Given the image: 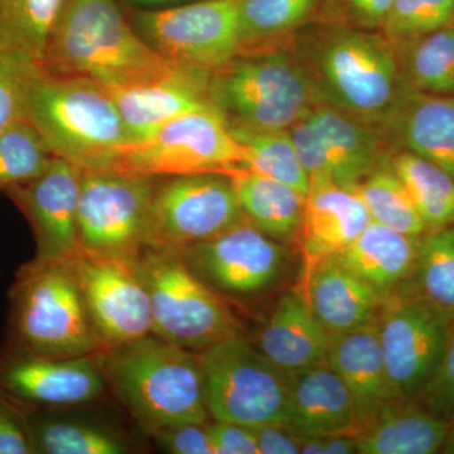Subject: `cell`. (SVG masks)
Masks as SVG:
<instances>
[{"label": "cell", "instance_id": "obj_4", "mask_svg": "<svg viewBox=\"0 0 454 454\" xmlns=\"http://www.w3.org/2000/svg\"><path fill=\"white\" fill-rule=\"evenodd\" d=\"M106 384L145 430L207 424L199 355L153 333L107 348L101 357Z\"/></svg>", "mask_w": 454, "mask_h": 454}, {"label": "cell", "instance_id": "obj_1", "mask_svg": "<svg viewBox=\"0 0 454 454\" xmlns=\"http://www.w3.org/2000/svg\"><path fill=\"white\" fill-rule=\"evenodd\" d=\"M291 49L306 68L317 104L380 125L406 83L395 43L380 31L313 25Z\"/></svg>", "mask_w": 454, "mask_h": 454}, {"label": "cell", "instance_id": "obj_41", "mask_svg": "<svg viewBox=\"0 0 454 454\" xmlns=\"http://www.w3.org/2000/svg\"><path fill=\"white\" fill-rule=\"evenodd\" d=\"M289 133L301 166L309 176L310 186L325 182L334 184V172L330 155L327 153L324 140L307 116L293 124L289 128Z\"/></svg>", "mask_w": 454, "mask_h": 454}, {"label": "cell", "instance_id": "obj_32", "mask_svg": "<svg viewBox=\"0 0 454 454\" xmlns=\"http://www.w3.org/2000/svg\"><path fill=\"white\" fill-rule=\"evenodd\" d=\"M65 0H0V50L41 66Z\"/></svg>", "mask_w": 454, "mask_h": 454}, {"label": "cell", "instance_id": "obj_9", "mask_svg": "<svg viewBox=\"0 0 454 454\" xmlns=\"http://www.w3.org/2000/svg\"><path fill=\"white\" fill-rule=\"evenodd\" d=\"M244 146L215 110L186 114L142 142L122 146L104 168L145 177L243 169Z\"/></svg>", "mask_w": 454, "mask_h": 454}, {"label": "cell", "instance_id": "obj_34", "mask_svg": "<svg viewBox=\"0 0 454 454\" xmlns=\"http://www.w3.org/2000/svg\"><path fill=\"white\" fill-rule=\"evenodd\" d=\"M244 146L243 169L264 176L307 196L310 182L301 166L289 129H230Z\"/></svg>", "mask_w": 454, "mask_h": 454}, {"label": "cell", "instance_id": "obj_5", "mask_svg": "<svg viewBox=\"0 0 454 454\" xmlns=\"http://www.w3.org/2000/svg\"><path fill=\"white\" fill-rule=\"evenodd\" d=\"M103 348L67 260L35 258L18 269L9 291L4 349L83 357Z\"/></svg>", "mask_w": 454, "mask_h": 454}, {"label": "cell", "instance_id": "obj_16", "mask_svg": "<svg viewBox=\"0 0 454 454\" xmlns=\"http://www.w3.org/2000/svg\"><path fill=\"white\" fill-rule=\"evenodd\" d=\"M82 170L79 167L52 157L40 176L5 191L32 227L37 247L35 259L68 260L82 250Z\"/></svg>", "mask_w": 454, "mask_h": 454}, {"label": "cell", "instance_id": "obj_23", "mask_svg": "<svg viewBox=\"0 0 454 454\" xmlns=\"http://www.w3.org/2000/svg\"><path fill=\"white\" fill-rule=\"evenodd\" d=\"M372 223L356 190L333 182L312 184L294 239L304 262L336 255Z\"/></svg>", "mask_w": 454, "mask_h": 454}, {"label": "cell", "instance_id": "obj_31", "mask_svg": "<svg viewBox=\"0 0 454 454\" xmlns=\"http://www.w3.org/2000/svg\"><path fill=\"white\" fill-rule=\"evenodd\" d=\"M390 164L404 184L427 231L454 223V177L450 173L406 151L394 152Z\"/></svg>", "mask_w": 454, "mask_h": 454}, {"label": "cell", "instance_id": "obj_26", "mask_svg": "<svg viewBox=\"0 0 454 454\" xmlns=\"http://www.w3.org/2000/svg\"><path fill=\"white\" fill-rule=\"evenodd\" d=\"M448 429V420L430 413L419 403L387 400L355 434L357 453H439Z\"/></svg>", "mask_w": 454, "mask_h": 454}, {"label": "cell", "instance_id": "obj_39", "mask_svg": "<svg viewBox=\"0 0 454 454\" xmlns=\"http://www.w3.org/2000/svg\"><path fill=\"white\" fill-rule=\"evenodd\" d=\"M41 66L0 50V133L23 121L29 77Z\"/></svg>", "mask_w": 454, "mask_h": 454}, {"label": "cell", "instance_id": "obj_3", "mask_svg": "<svg viewBox=\"0 0 454 454\" xmlns=\"http://www.w3.org/2000/svg\"><path fill=\"white\" fill-rule=\"evenodd\" d=\"M23 121L37 131L52 157L80 169L104 168L131 143L107 90L85 77L38 67L29 77Z\"/></svg>", "mask_w": 454, "mask_h": 454}, {"label": "cell", "instance_id": "obj_22", "mask_svg": "<svg viewBox=\"0 0 454 454\" xmlns=\"http://www.w3.org/2000/svg\"><path fill=\"white\" fill-rule=\"evenodd\" d=\"M289 379L286 426L300 438L356 434L358 414L354 397L339 375L325 364Z\"/></svg>", "mask_w": 454, "mask_h": 454}, {"label": "cell", "instance_id": "obj_19", "mask_svg": "<svg viewBox=\"0 0 454 454\" xmlns=\"http://www.w3.org/2000/svg\"><path fill=\"white\" fill-rule=\"evenodd\" d=\"M297 289L330 333L375 325L387 300L334 255L304 262Z\"/></svg>", "mask_w": 454, "mask_h": 454}, {"label": "cell", "instance_id": "obj_35", "mask_svg": "<svg viewBox=\"0 0 454 454\" xmlns=\"http://www.w3.org/2000/svg\"><path fill=\"white\" fill-rule=\"evenodd\" d=\"M356 192L372 223L415 238L426 234L427 227L390 162L367 176Z\"/></svg>", "mask_w": 454, "mask_h": 454}, {"label": "cell", "instance_id": "obj_17", "mask_svg": "<svg viewBox=\"0 0 454 454\" xmlns=\"http://www.w3.org/2000/svg\"><path fill=\"white\" fill-rule=\"evenodd\" d=\"M106 387L103 369L94 356L0 351V389L25 408L85 404L100 396Z\"/></svg>", "mask_w": 454, "mask_h": 454}, {"label": "cell", "instance_id": "obj_14", "mask_svg": "<svg viewBox=\"0 0 454 454\" xmlns=\"http://www.w3.org/2000/svg\"><path fill=\"white\" fill-rule=\"evenodd\" d=\"M86 312L106 348L152 334L151 301L136 259L80 250L67 260Z\"/></svg>", "mask_w": 454, "mask_h": 454}, {"label": "cell", "instance_id": "obj_8", "mask_svg": "<svg viewBox=\"0 0 454 454\" xmlns=\"http://www.w3.org/2000/svg\"><path fill=\"white\" fill-rule=\"evenodd\" d=\"M208 414L217 422L256 429L284 424L289 379L241 336L199 352Z\"/></svg>", "mask_w": 454, "mask_h": 454}, {"label": "cell", "instance_id": "obj_38", "mask_svg": "<svg viewBox=\"0 0 454 454\" xmlns=\"http://www.w3.org/2000/svg\"><path fill=\"white\" fill-rule=\"evenodd\" d=\"M454 23V0H394L381 31L404 41Z\"/></svg>", "mask_w": 454, "mask_h": 454}, {"label": "cell", "instance_id": "obj_47", "mask_svg": "<svg viewBox=\"0 0 454 454\" xmlns=\"http://www.w3.org/2000/svg\"><path fill=\"white\" fill-rule=\"evenodd\" d=\"M322 438V454L357 453L356 437L354 434H334Z\"/></svg>", "mask_w": 454, "mask_h": 454}, {"label": "cell", "instance_id": "obj_28", "mask_svg": "<svg viewBox=\"0 0 454 454\" xmlns=\"http://www.w3.org/2000/svg\"><path fill=\"white\" fill-rule=\"evenodd\" d=\"M324 0H239V41L244 53L288 46L319 23Z\"/></svg>", "mask_w": 454, "mask_h": 454}, {"label": "cell", "instance_id": "obj_13", "mask_svg": "<svg viewBox=\"0 0 454 454\" xmlns=\"http://www.w3.org/2000/svg\"><path fill=\"white\" fill-rule=\"evenodd\" d=\"M80 244L85 252L136 259L145 234L155 184L145 177L113 168L82 169Z\"/></svg>", "mask_w": 454, "mask_h": 454}, {"label": "cell", "instance_id": "obj_12", "mask_svg": "<svg viewBox=\"0 0 454 454\" xmlns=\"http://www.w3.org/2000/svg\"><path fill=\"white\" fill-rule=\"evenodd\" d=\"M454 321L413 293L385 300L378 319L390 400L417 402L434 378Z\"/></svg>", "mask_w": 454, "mask_h": 454}, {"label": "cell", "instance_id": "obj_27", "mask_svg": "<svg viewBox=\"0 0 454 454\" xmlns=\"http://www.w3.org/2000/svg\"><path fill=\"white\" fill-rule=\"evenodd\" d=\"M419 239L372 221L354 243L334 256L387 298L413 274Z\"/></svg>", "mask_w": 454, "mask_h": 454}, {"label": "cell", "instance_id": "obj_36", "mask_svg": "<svg viewBox=\"0 0 454 454\" xmlns=\"http://www.w3.org/2000/svg\"><path fill=\"white\" fill-rule=\"evenodd\" d=\"M28 417L35 453L124 454L127 444L115 433L92 424Z\"/></svg>", "mask_w": 454, "mask_h": 454}, {"label": "cell", "instance_id": "obj_20", "mask_svg": "<svg viewBox=\"0 0 454 454\" xmlns=\"http://www.w3.org/2000/svg\"><path fill=\"white\" fill-rule=\"evenodd\" d=\"M381 128L395 151L419 155L454 177V95L426 94L406 85Z\"/></svg>", "mask_w": 454, "mask_h": 454}, {"label": "cell", "instance_id": "obj_44", "mask_svg": "<svg viewBox=\"0 0 454 454\" xmlns=\"http://www.w3.org/2000/svg\"><path fill=\"white\" fill-rule=\"evenodd\" d=\"M158 446L172 454H214L208 424L188 423L149 430Z\"/></svg>", "mask_w": 454, "mask_h": 454}, {"label": "cell", "instance_id": "obj_2", "mask_svg": "<svg viewBox=\"0 0 454 454\" xmlns=\"http://www.w3.org/2000/svg\"><path fill=\"white\" fill-rule=\"evenodd\" d=\"M173 66L140 37L119 0H65L41 64L104 86L145 82Z\"/></svg>", "mask_w": 454, "mask_h": 454}, {"label": "cell", "instance_id": "obj_24", "mask_svg": "<svg viewBox=\"0 0 454 454\" xmlns=\"http://www.w3.org/2000/svg\"><path fill=\"white\" fill-rule=\"evenodd\" d=\"M330 333L298 289L284 293L262 325L256 348L286 376L324 365Z\"/></svg>", "mask_w": 454, "mask_h": 454}, {"label": "cell", "instance_id": "obj_40", "mask_svg": "<svg viewBox=\"0 0 454 454\" xmlns=\"http://www.w3.org/2000/svg\"><path fill=\"white\" fill-rule=\"evenodd\" d=\"M394 0H324L317 25L381 31Z\"/></svg>", "mask_w": 454, "mask_h": 454}, {"label": "cell", "instance_id": "obj_25", "mask_svg": "<svg viewBox=\"0 0 454 454\" xmlns=\"http://www.w3.org/2000/svg\"><path fill=\"white\" fill-rule=\"evenodd\" d=\"M325 365L339 375L354 397L358 428L390 400L378 322L348 333H330Z\"/></svg>", "mask_w": 454, "mask_h": 454}, {"label": "cell", "instance_id": "obj_15", "mask_svg": "<svg viewBox=\"0 0 454 454\" xmlns=\"http://www.w3.org/2000/svg\"><path fill=\"white\" fill-rule=\"evenodd\" d=\"M178 253L203 283L219 294L236 297L267 291L280 279L286 264L282 243L247 219Z\"/></svg>", "mask_w": 454, "mask_h": 454}, {"label": "cell", "instance_id": "obj_29", "mask_svg": "<svg viewBox=\"0 0 454 454\" xmlns=\"http://www.w3.org/2000/svg\"><path fill=\"white\" fill-rule=\"evenodd\" d=\"M230 176L245 219L280 243L294 239L306 196L250 170H238Z\"/></svg>", "mask_w": 454, "mask_h": 454}, {"label": "cell", "instance_id": "obj_7", "mask_svg": "<svg viewBox=\"0 0 454 454\" xmlns=\"http://www.w3.org/2000/svg\"><path fill=\"white\" fill-rule=\"evenodd\" d=\"M136 264L151 301L154 336L199 354L243 334L219 293L176 250L145 249Z\"/></svg>", "mask_w": 454, "mask_h": 454}, {"label": "cell", "instance_id": "obj_10", "mask_svg": "<svg viewBox=\"0 0 454 454\" xmlns=\"http://www.w3.org/2000/svg\"><path fill=\"white\" fill-rule=\"evenodd\" d=\"M125 12L148 46L179 67L211 73L240 51L239 0H192Z\"/></svg>", "mask_w": 454, "mask_h": 454}, {"label": "cell", "instance_id": "obj_46", "mask_svg": "<svg viewBox=\"0 0 454 454\" xmlns=\"http://www.w3.org/2000/svg\"><path fill=\"white\" fill-rule=\"evenodd\" d=\"M259 454L301 453V438L284 424H271L254 429Z\"/></svg>", "mask_w": 454, "mask_h": 454}, {"label": "cell", "instance_id": "obj_30", "mask_svg": "<svg viewBox=\"0 0 454 454\" xmlns=\"http://www.w3.org/2000/svg\"><path fill=\"white\" fill-rule=\"evenodd\" d=\"M394 43L409 88L426 94L454 95V23Z\"/></svg>", "mask_w": 454, "mask_h": 454}, {"label": "cell", "instance_id": "obj_33", "mask_svg": "<svg viewBox=\"0 0 454 454\" xmlns=\"http://www.w3.org/2000/svg\"><path fill=\"white\" fill-rule=\"evenodd\" d=\"M400 289L428 301L454 321V223L420 236L413 274Z\"/></svg>", "mask_w": 454, "mask_h": 454}, {"label": "cell", "instance_id": "obj_21", "mask_svg": "<svg viewBox=\"0 0 454 454\" xmlns=\"http://www.w3.org/2000/svg\"><path fill=\"white\" fill-rule=\"evenodd\" d=\"M306 116L324 140L339 186L356 190L373 170L389 163L395 152L380 125L336 107L318 103Z\"/></svg>", "mask_w": 454, "mask_h": 454}, {"label": "cell", "instance_id": "obj_43", "mask_svg": "<svg viewBox=\"0 0 454 454\" xmlns=\"http://www.w3.org/2000/svg\"><path fill=\"white\" fill-rule=\"evenodd\" d=\"M0 454H35L26 409L0 389Z\"/></svg>", "mask_w": 454, "mask_h": 454}, {"label": "cell", "instance_id": "obj_48", "mask_svg": "<svg viewBox=\"0 0 454 454\" xmlns=\"http://www.w3.org/2000/svg\"><path fill=\"white\" fill-rule=\"evenodd\" d=\"M122 2L131 5V8L160 9L184 4V3L192 2V0H122Z\"/></svg>", "mask_w": 454, "mask_h": 454}, {"label": "cell", "instance_id": "obj_42", "mask_svg": "<svg viewBox=\"0 0 454 454\" xmlns=\"http://www.w3.org/2000/svg\"><path fill=\"white\" fill-rule=\"evenodd\" d=\"M423 408L450 422L454 414V324L434 378L418 397Z\"/></svg>", "mask_w": 454, "mask_h": 454}, {"label": "cell", "instance_id": "obj_37", "mask_svg": "<svg viewBox=\"0 0 454 454\" xmlns=\"http://www.w3.org/2000/svg\"><path fill=\"white\" fill-rule=\"evenodd\" d=\"M52 160L37 131L20 121L0 133V191L40 176Z\"/></svg>", "mask_w": 454, "mask_h": 454}, {"label": "cell", "instance_id": "obj_11", "mask_svg": "<svg viewBox=\"0 0 454 454\" xmlns=\"http://www.w3.org/2000/svg\"><path fill=\"white\" fill-rule=\"evenodd\" d=\"M244 220L231 176L227 173L166 177L155 184L145 249L178 252L210 240Z\"/></svg>", "mask_w": 454, "mask_h": 454}, {"label": "cell", "instance_id": "obj_49", "mask_svg": "<svg viewBox=\"0 0 454 454\" xmlns=\"http://www.w3.org/2000/svg\"><path fill=\"white\" fill-rule=\"evenodd\" d=\"M442 453L454 454V414L452 419L450 420V429H448L446 443H444Z\"/></svg>", "mask_w": 454, "mask_h": 454}, {"label": "cell", "instance_id": "obj_45", "mask_svg": "<svg viewBox=\"0 0 454 454\" xmlns=\"http://www.w3.org/2000/svg\"><path fill=\"white\" fill-rule=\"evenodd\" d=\"M208 432L214 454H259L255 432L249 427L215 420Z\"/></svg>", "mask_w": 454, "mask_h": 454}, {"label": "cell", "instance_id": "obj_6", "mask_svg": "<svg viewBox=\"0 0 454 454\" xmlns=\"http://www.w3.org/2000/svg\"><path fill=\"white\" fill-rule=\"evenodd\" d=\"M207 92L230 129H289L317 104L291 44L234 57L211 71Z\"/></svg>", "mask_w": 454, "mask_h": 454}, {"label": "cell", "instance_id": "obj_18", "mask_svg": "<svg viewBox=\"0 0 454 454\" xmlns=\"http://www.w3.org/2000/svg\"><path fill=\"white\" fill-rule=\"evenodd\" d=\"M208 76L210 73L173 66L167 73L145 82L103 86L118 107L131 143H136L148 139L186 114L212 109Z\"/></svg>", "mask_w": 454, "mask_h": 454}]
</instances>
